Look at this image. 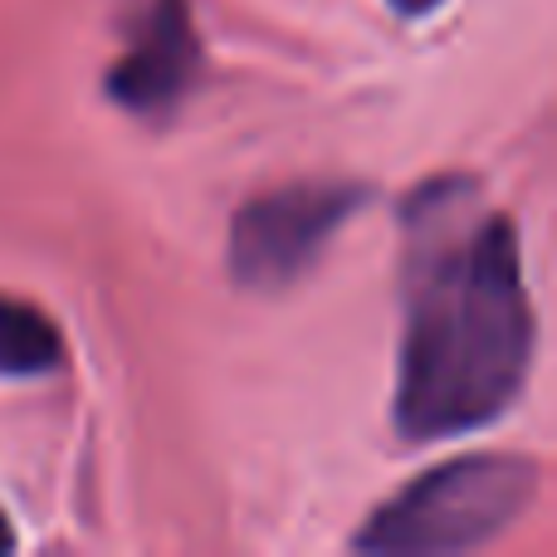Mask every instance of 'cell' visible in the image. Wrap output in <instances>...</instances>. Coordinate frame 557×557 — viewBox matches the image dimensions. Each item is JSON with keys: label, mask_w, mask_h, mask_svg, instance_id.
Masks as SVG:
<instances>
[{"label": "cell", "mask_w": 557, "mask_h": 557, "mask_svg": "<svg viewBox=\"0 0 557 557\" xmlns=\"http://www.w3.org/2000/svg\"><path fill=\"white\" fill-rule=\"evenodd\" d=\"M406 327L396 357V425L406 441H450L509 416L533 367V304L519 231L480 211L465 176L406 206Z\"/></svg>", "instance_id": "6da1fadb"}, {"label": "cell", "mask_w": 557, "mask_h": 557, "mask_svg": "<svg viewBox=\"0 0 557 557\" xmlns=\"http://www.w3.org/2000/svg\"><path fill=\"white\" fill-rule=\"evenodd\" d=\"M539 499V465L529 455H455L396 490L352 539L372 557H445L470 553L509 533Z\"/></svg>", "instance_id": "7a4b0ae2"}, {"label": "cell", "mask_w": 557, "mask_h": 557, "mask_svg": "<svg viewBox=\"0 0 557 557\" xmlns=\"http://www.w3.org/2000/svg\"><path fill=\"white\" fill-rule=\"evenodd\" d=\"M372 186L347 176L288 182L255 196L231 221V278L255 294H278L323 260L333 235L367 211Z\"/></svg>", "instance_id": "3957f363"}, {"label": "cell", "mask_w": 557, "mask_h": 557, "mask_svg": "<svg viewBox=\"0 0 557 557\" xmlns=\"http://www.w3.org/2000/svg\"><path fill=\"white\" fill-rule=\"evenodd\" d=\"M201 78V35L186 0H147L108 69V98L133 117H172Z\"/></svg>", "instance_id": "277c9868"}, {"label": "cell", "mask_w": 557, "mask_h": 557, "mask_svg": "<svg viewBox=\"0 0 557 557\" xmlns=\"http://www.w3.org/2000/svg\"><path fill=\"white\" fill-rule=\"evenodd\" d=\"M64 362V337L49 313L0 294V376H45Z\"/></svg>", "instance_id": "5b68a950"}, {"label": "cell", "mask_w": 557, "mask_h": 557, "mask_svg": "<svg viewBox=\"0 0 557 557\" xmlns=\"http://www.w3.org/2000/svg\"><path fill=\"white\" fill-rule=\"evenodd\" d=\"M392 10H401V15H431V10H441L445 0H386Z\"/></svg>", "instance_id": "8992f818"}, {"label": "cell", "mask_w": 557, "mask_h": 557, "mask_svg": "<svg viewBox=\"0 0 557 557\" xmlns=\"http://www.w3.org/2000/svg\"><path fill=\"white\" fill-rule=\"evenodd\" d=\"M10 548H15V533H10L5 513H0V553H10Z\"/></svg>", "instance_id": "52a82bcc"}]
</instances>
